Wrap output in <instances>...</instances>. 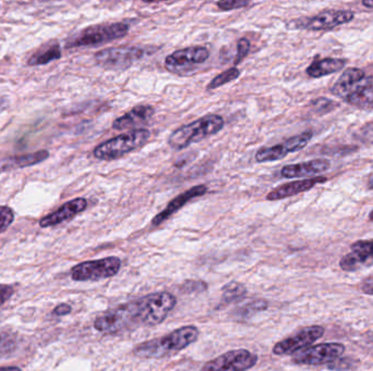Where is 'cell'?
Masks as SVG:
<instances>
[{"instance_id":"29","label":"cell","mask_w":373,"mask_h":371,"mask_svg":"<svg viewBox=\"0 0 373 371\" xmlns=\"http://www.w3.org/2000/svg\"><path fill=\"white\" fill-rule=\"evenodd\" d=\"M359 366L358 360L351 358V357H344V358H337L335 362L331 363L327 366L329 370H355Z\"/></svg>"},{"instance_id":"22","label":"cell","mask_w":373,"mask_h":371,"mask_svg":"<svg viewBox=\"0 0 373 371\" xmlns=\"http://www.w3.org/2000/svg\"><path fill=\"white\" fill-rule=\"evenodd\" d=\"M154 114V108L150 104H139L137 107L124 114L115 121L112 122V129L122 130L131 129L133 126L147 123Z\"/></svg>"},{"instance_id":"5","label":"cell","mask_w":373,"mask_h":371,"mask_svg":"<svg viewBox=\"0 0 373 371\" xmlns=\"http://www.w3.org/2000/svg\"><path fill=\"white\" fill-rule=\"evenodd\" d=\"M129 32V25L122 22L104 23L83 29L67 41L66 48L98 46L122 39Z\"/></svg>"},{"instance_id":"37","label":"cell","mask_w":373,"mask_h":371,"mask_svg":"<svg viewBox=\"0 0 373 371\" xmlns=\"http://www.w3.org/2000/svg\"><path fill=\"white\" fill-rule=\"evenodd\" d=\"M361 291L368 295H373V278L366 280L364 283L361 284Z\"/></svg>"},{"instance_id":"17","label":"cell","mask_w":373,"mask_h":371,"mask_svg":"<svg viewBox=\"0 0 373 371\" xmlns=\"http://www.w3.org/2000/svg\"><path fill=\"white\" fill-rule=\"evenodd\" d=\"M209 192L207 185L200 184L197 187H191V189H187L185 192L181 193L178 196L175 197L173 201L169 203L166 208L163 211H161L159 214L154 217L152 220V226L157 227L161 226L166 220H169L174 214H176L177 211L181 210L185 204H188L191 199L197 198V197L203 196Z\"/></svg>"},{"instance_id":"14","label":"cell","mask_w":373,"mask_h":371,"mask_svg":"<svg viewBox=\"0 0 373 371\" xmlns=\"http://www.w3.org/2000/svg\"><path fill=\"white\" fill-rule=\"evenodd\" d=\"M313 132L306 131L286 140L283 143L271 146V147L261 148L256 151V161L259 163H263L283 159L288 154L295 153L305 148L313 139Z\"/></svg>"},{"instance_id":"2","label":"cell","mask_w":373,"mask_h":371,"mask_svg":"<svg viewBox=\"0 0 373 371\" xmlns=\"http://www.w3.org/2000/svg\"><path fill=\"white\" fill-rule=\"evenodd\" d=\"M224 119L220 114H207L174 131L169 136V146L176 151H181L218 133L224 128Z\"/></svg>"},{"instance_id":"6","label":"cell","mask_w":373,"mask_h":371,"mask_svg":"<svg viewBox=\"0 0 373 371\" xmlns=\"http://www.w3.org/2000/svg\"><path fill=\"white\" fill-rule=\"evenodd\" d=\"M137 302L141 325L148 327L163 323L177 304L175 296L169 292L148 294Z\"/></svg>"},{"instance_id":"7","label":"cell","mask_w":373,"mask_h":371,"mask_svg":"<svg viewBox=\"0 0 373 371\" xmlns=\"http://www.w3.org/2000/svg\"><path fill=\"white\" fill-rule=\"evenodd\" d=\"M122 268V259L116 256L102 259L80 262L71 268V278L74 281H100L115 277Z\"/></svg>"},{"instance_id":"38","label":"cell","mask_w":373,"mask_h":371,"mask_svg":"<svg viewBox=\"0 0 373 371\" xmlns=\"http://www.w3.org/2000/svg\"><path fill=\"white\" fill-rule=\"evenodd\" d=\"M0 371H22L18 367H0Z\"/></svg>"},{"instance_id":"34","label":"cell","mask_w":373,"mask_h":371,"mask_svg":"<svg viewBox=\"0 0 373 371\" xmlns=\"http://www.w3.org/2000/svg\"><path fill=\"white\" fill-rule=\"evenodd\" d=\"M250 5L246 0H227V1H218L216 4L217 7L223 11H230V10L240 9V8L247 7Z\"/></svg>"},{"instance_id":"30","label":"cell","mask_w":373,"mask_h":371,"mask_svg":"<svg viewBox=\"0 0 373 371\" xmlns=\"http://www.w3.org/2000/svg\"><path fill=\"white\" fill-rule=\"evenodd\" d=\"M15 221V211L8 206L0 205V233L8 230Z\"/></svg>"},{"instance_id":"3","label":"cell","mask_w":373,"mask_h":371,"mask_svg":"<svg viewBox=\"0 0 373 371\" xmlns=\"http://www.w3.org/2000/svg\"><path fill=\"white\" fill-rule=\"evenodd\" d=\"M150 136L149 130H132L96 146L93 155L100 161H116L145 145Z\"/></svg>"},{"instance_id":"32","label":"cell","mask_w":373,"mask_h":371,"mask_svg":"<svg viewBox=\"0 0 373 371\" xmlns=\"http://www.w3.org/2000/svg\"><path fill=\"white\" fill-rule=\"evenodd\" d=\"M354 136L355 139L361 143L373 144V122L364 124Z\"/></svg>"},{"instance_id":"4","label":"cell","mask_w":373,"mask_h":371,"mask_svg":"<svg viewBox=\"0 0 373 371\" xmlns=\"http://www.w3.org/2000/svg\"><path fill=\"white\" fill-rule=\"evenodd\" d=\"M141 325L137 301L128 302L106 311L94 321V328L104 335H117L131 328Z\"/></svg>"},{"instance_id":"27","label":"cell","mask_w":373,"mask_h":371,"mask_svg":"<svg viewBox=\"0 0 373 371\" xmlns=\"http://www.w3.org/2000/svg\"><path fill=\"white\" fill-rule=\"evenodd\" d=\"M240 71L237 68H230L225 72L221 73L218 76H215L207 86V90H216L221 86H225L227 83L233 82L236 79L240 78Z\"/></svg>"},{"instance_id":"33","label":"cell","mask_w":373,"mask_h":371,"mask_svg":"<svg viewBox=\"0 0 373 371\" xmlns=\"http://www.w3.org/2000/svg\"><path fill=\"white\" fill-rule=\"evenodd\" d=\"M249 51H250V41L247 39H240L238 44H237V54L234 61L236 66L248 56Z\"/></svg>"},{"instance_id":"40","label":"cell","mask_w":373,"mask_h":371,"mask_svg":"<svg viewBox=\"0 0 373 371\" xmlns=\"http://www.w3.org/2000/svg\"><path fill=\"white\" fill-rule=\"evenodd\" d=\"M368 189H373V171L371 173L370 177L368 179Z\"/></svg>"},{"instance_id":"41","label":"cell","mask_w":373,"mask_h":371,"mask_svg":"<svg viewBox=\"0 0 373 371\" xmlns=\"http://www.w3.org/2000/svg\"><path fill=\"white\" fill-rule=\"evenodd\" d=\"M6 102L3 100H0V112L5 108Z\"/></svg>"},{"instance_id":"9","label":"cell","mask_w":373,"mask_h":371,"mask_svg":"<svg viewBox=\"0 0 373 371\" xmlns=\"http://www.w3.org/2000/svg\"><path fill=\"white\" fill-rule=\"evenodd\" d=\"M354 18L355 13L351 10L329 9L313 17L300 18L293 21V25L295 29L313 32L327 31L351 22Z\"/></svg>"},{"instance_id":"13","label":"cell","mask_w":373,"mask_h":371,"mask_svg":"<svg viewBox=\"0 0 373 371\" xmlns=\"http://www.w3.org/2000/svg\"><path fill=\"white\" fill-rule=\"evenodd\" d=\"M325 329L322 325H310V327L303 328L296 335L286 337L284 340L276 343L272 351H273V354L278 355V356L296 354L321 339L325 335Z\"/></svg>"},{"instance_id":"42","label":"cell","mask_w":373,"mask_h":371,"mask_svg":"<svg viewBox=\"0 0 373 371\" xmlns=\"http://www.w3.org/2000/svg\"><path fill=\"white\" fill-rule=\"evenodd\" d=\"M369 220L372 221L373 222V209L371 210L370 214H369Z\"/></svg>"},{"instance_id":"11","label":"cell","mask_w":373,"mask_h":371,"mask_svg":"<svg viewBox=\"0 0 373 371\" xmlns=\"http://www.w3.org/2000/svg\"><path fill=\"white\" fill-rule=\"evenodd\" d=\"M258 363V355L248 349H233L207 362L202 371H247Z\"/></svg>"},{"instance_id":"1","label":"cell","mask_w":373,"mask_h":371,"mask_svg":"<svg viewBox=\"0 0 373 371\" xmlns=\"http://www.w3.org/2000/svg\"><path fill=\"white\" fill-rule=\"evenodd\" d=\"M200 331L195 325H185L165 337L145 341L134 347V356L143 359H159L181 352L197 342Z\"/></svg>"},{"instance_id":"21","label":"cell","mask_w":373,"mask_h":371,"mask_svg":"<svg viewBox=\"0 0 373 371\" xmlns=\"http://www.w3.org/2000/svg\"><path fill=\"white\" fill-rule=\"evenodd\" d=\"M49 158V151L41 149L35 153L25 154V155L11 156V157L0 159V173L7 171L22 169V168L32 167L39 165Z\"/></svg>"},{"instance_id":"35","label":"cell","mask_w":373,"mask_h":371,"mask_svg":"<svg viewBox=\"0 0 373 371\" xmlns=\"http://www.w3.org/2000/svg\"><path fill=\"white\" fill-rule=\"evenodd\" d=\"M13 293H15V289L13 286L0 284V307L13 297Z\"/></svg>"},{"instance_id":"43","label":"cell","mask_w":373,"mask_h":371,"mask_svg":"<svg viewBox=\"0 0 373 371\" xmlns=\"http://www.w3.org/2000/svg\"><path fill=\"white\" fill-rule=\"evenodd\" d=\"M0 340H1V337H0Z\"/></svg>"},{"instance_id":"28","label":"cell","mask_w":373,"mask_h":371,"mask_svg":"<svg viewBox=\"0 0 373 371\" xmlns=\"http://www.w3.org/2000/svg\"><path fill=\"white\" fill-rule=\"evenodd\" d=\"M310 106L313 107V109L315 112L320 114H327L329 112H333V110L336 109L339 107V104H337L334 100H327V98L320 97L318 100H313L310 104Z\"/></svg>"},{"instance_id":"16","label":"cell","mask_w":373,"mask_h":371,"mask_svg":"<svg viewBox=\"0 0 373 371\" xmlns=\"http://www.w3.org/2000/svg\"><path fill=\"white\" fill-rule=\"evenodd\" d=\"M88 208V201L83 197L72 199L67 201L63 206L59 207L54 213L43 217L39 220V224L41 228L46 229L51 227H56L58 224H64L66 221L74 219L79 214L83 213Z\"/></svg>"},{"instance_id":"10","label":"cell","mask_w":373,"mask_h":371,"mask_svg":"<svg viewBox=\"0 0 373 371\" xmlns=\"http://www.w3.org/2000/svg\"><path fill=\"white\" fill-rule=\"evenodd\" d=\"M344 344L341 343H322L301 349L294 354L293 362L305 366H321L335 362L344 354Z\"/></svg>"},{"instance_id":"12","label":"cell","mask_w":373,"mask_h":371,"mask_svg":"<svg viewBox=\"0 0 373 371\" xmlns=\"http://www.w3.org/2000/svg\"><path fill=\"white\" fill-rule=\"evenodd\" d=\"M210 58V51L203 46H191L174 51L165 59L166 70L176 74L187 73Z\"/></svg>"},{"instance_id":"20","label":"cell","mask_w":373,"mask_h":371,"mask_svg":"<svg viewBox=\"0 0 373 371\" xmlns=\"http://www.w3.org/2000/svg\"><path fill=\"white\" fill-rule=\"evenodd\" d=\"M331 168V163L327 159L319 158L313 161H303V163L288 165L283 167L281 175L286 179H295V177H313L327 173Z\"/></svg>"},{"instance_id":"31","label":"cell","mask_w":373,"mask_h":371,"mask_svg":"<svg viewBox=\"0 0 373 371\" xmlns=\"http://www.w3.org/2000/svg\"><path fill=\"white\" fill-rule=\"evenodd\" d=\"M268 307V302L264 301V299H258V301H254L251 303L244 305L242 311H240V313L244 317H250V316L254 315V313H259V311H266Z\"/></svg>"},{"instance_id":"8","label":"cell","mask_w":373,"mask_h":371,"mask_svg":"<svg viewBox=\"0 0 373 371\" xmlns=\"http://www.w3.org/2000/svg\"><path fill=\"white\" fill-rule=\"evenodd\" d=\"M145 49L137 46H117L102 49L94 55L96 63L106 70L124 71L143 58Z\"/></svg>"},{"instance_id":"24","label":"cell","mask_w":373,"mask_h":371,"mask_svg":"<svg viewBox=\"0 0 373 371\" xmlns=\"http://www.w3.org/2000/svg\"><path fill=\"white\" fill-rule=\"evenodd\" d=\"M60 45L57 41H49L47 44L41 45L32 56L27 60V66L37 67L48 65L51 61L61 58Z\"/></svg>"},{"instance_id":"19","label":"cell","mask_w":373,"mask_h":371,"mask_svg":"<svg viewBox=\"0 0 373 371\" xmlns=\"http://www.w3.org/2000/svg\"><path fill=\"white\" fill-rule=\"evenodd\" d=\"M366 73L358 68H348L339 76L331 88L332 94L339 98H347L366 83Z\"/></svg>"},{"instance_id":"23","label":"cell","mask_w":373,"mask_h":371,"mask_svg":"<svg viewBox=\"0 0 373 371\" xmlns=\"http://www.w3.org/2000/svg\"><path fill=\"white\" fill-rule=\"evenodd\" d=\"M346 59L323 58L313 61L307 68L308 76L310 78L320 79L339 72L346 66Z\"/></svg>"},{"instance_id":"26","label":"cell","mask_w":373,"mask_h":371,"mask_svg":"<svg viewBox=\"0 0 373 371\" xmlns=\"http://www.w3.org/2000/svg\"><path fill=\"white\" fill-rule=\"evenodd\" d=\"M247 290L242 283L230 282L223 288V302L228 304L238 301L246 295Z\"/></svg>"},{"instance_id":"15","label":"cell","mask_w":373,"mask_h":371,"mask_svg":"<svg viewBox=\"0 0 373 371\" xmlns=\"http://www.w3.org/2000/svg\"><path fill=\"white\" fill-rule=\"evenodd\" d=\"M351 252L339 260V267L345 272H355L373 264V238L353 243Z\"/></svg>"},{"instance_id":"25","label":"cell","mask_w":373,"mask_h":371,"mask_svg":"<svg viewBox=\"0 0 373 371\" xmlns=\"http://www.w3.org/2000/svg\"><path fill=\"white\" fill-rule=\"evenodd\" d=\"M371 81L367 80L364 86L349 95L345 100L359 109H373V84Z\"/></svg>"},{"instance_id":"18","label":"cell","mask_w":373,"mask_h":371,"mask_svg":"<svg viewBox=\"0 0 373 371\" xmlns=\"http://www.w3.org/2000/svg\"><path fill=\"white\" fill-rule=\"evenodd\" d=\"M327 179L325 177H315L285 183V184L280 185V187L272 189L271 192L266 195V199L273 201L293 197L295 195L307 192L309 189H313L315 185L321 184V183L327 182Z\"/></svg>"},{"instance_id":"36","label":"cell","mask_w":373,"mask_h":371,"mask_svg":"<svg viewBox=\"0 0 373 371\" xmlns=\"http://www.w3.org/2000/svg\"><path fill=\"white\" fill-rule=\"evenodd\" d=\"M71 311H72V309H71L70 305H68V304H60V305L55 307L54 311H53V315L63 317V316L69 315V313H71Z\"/></svg>"},{"instance_id":"39","label":"cell","mask_w":373,"mask_h":371,"mask_svg":"<svg viewBox=\"0 0 373 371\" xmlns=\"http://www.w3.org/2000/svg\"><path fill=\"white\" fill-rule=\"evenodd\" d=\"M361 4H362V6H365V7L373 9V0H365V1H362Z\"/></svg>"}]
</instances>
